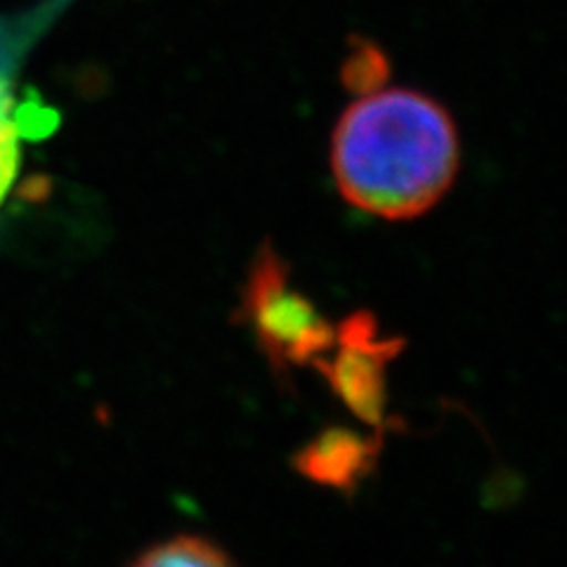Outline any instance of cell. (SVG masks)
Returning <instances> with one entry per match:
<instances>
[{"label": "cell", "instance_id": "obj_5", "mask_svg": "<svg viewBox=\"0 0 567 567\" xmlns=\"http://www.w3.org/2000/svg\"><path fill=\"white\" fill-rule=\"evenodd\" d=\"M22 135L24 126L20 106H14L12 97L3 87V91H0V204L6 202L17 181V173H20Z\"/></svg>", "mask_w": 567, "mask_h": 567}, {"label": "cell", "instance_id": "obj_4", "mask_svg": "<svg viewBox=\"0 0 567 567\" xmlns=\"http://www.w3.org/2000/svg\"><path fill=\"white\" fill-rule=\"evenodd\" d=\"M131 567H237V563L208 539L181 535L152 546Z\"/></svg>", "mask_w": 567, "mask_h": 567}, {"label": "cell", "instance_id": "obj_1", "mask_svg": "<svg viewBox=\"0 0 567 567\" xmlns=\"http://www.w3.org/2000/svg\"><path fill=\"white\" fill-rule=\"evenodd\" d=\"M461 145L450 112L412 87H377L346 106L331 137L341 197L383 220H412L450 192Z\"/></svg>", "mask_w": 567, "mask_h": 567}, {"label": "cell", "instance_id": "obj_3", "mask_svg": "<svg viewBox=\"0 0 567 567\" xmlns=\"http://www.w3.org/2000/svg\"><path fill=\"white\" fill-rule=\"evenodd\" d=\"M371 331L369 324L354 319L346 327L343 339V358H339L329 377L339 388V393L346 398L348 404L364 414L367 419L379 414V379L381 367L385 358L381 354V343L371 346Z\"/></svg>", "mask_w": 567, "mask_h": 567}, {"label": "cell", "instance_id": "obj_6", "mask_svg": "<svg viewBox=\"0 0 567 567\" xmlns=\"http://www.w3.org/2000/svg\"><path fill=\"white\" fill-rule=\"evenodd\" d=\"M388 74V60L381 55L377 45L364 41L358 43V48L350 52V58L343 64V83L358 95L371 93L385 85Z\"/></svg>", "mask_w": 567, "mask_h": 567}, {"label": "cell", "instance_id": "obj_2", "mask_svg": "<svg viewBox=\"0 0 567 567\" xmlns=\"http://www.w3.org/2000/svg\"><path fill=\"white\" fill-rule=\"evenodd\" d=\"M246 317L272 364L287 369L315 360L331 346V329L287 281L281 262L265 248L246 287Z\"/></svg>", "mask_w": 567, "mask_h": 567}]
</instances>
